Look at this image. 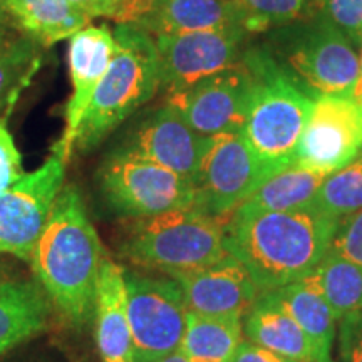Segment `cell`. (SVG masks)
<instances>
[{
    "instance_id": "52a82bcc",
    "label": "cell",
    "mask_w": 362,
    "mask_h": 362,
    "mask_svg": "<svg viewBox=\"0 0 362 362\" xmlns=\"http://www.w3.org/2000/svg\"><path fill=\"white\" fill-rule=\"evenodd\" d=\"M96 185L106 206L129 220L192 208L197 202L193 181L115 148L103 158Z\"/></svg>"
},
{
    "instance_id": "603a6c76",
    "label": "cell",
    "mask_w": 362,
    "mask_h": 362,
    "mask_svg": "<svg viewBox=\"0 0 362 362\" xmlns=\"http://www.w3.org/2000/svg\"><path fill=\"white\" fill-rule=\"evenodd\" d=\"M325 173L305 166L293 165L270 176L235 208L242 214H272V211H293L309 208L314 202ZM233 210V211H235Z\"/></svg>"
},
{
    "instance_id": "4dcf8cb0",
    "label": "cell",
    "mask_w": 362,
    "mask_h": 362,
    "mask_svg": "<svg viewBox=\"0 0 362 362\" xmlns=\"http://www.w3.org/2000/svg\"><path fill=\"white\" fill-rule=\"evenodd\" d=\"M330 248L362 269V210L339 223Z\"/></svg>"
},
{
    "instance_id": "5bb4252c",
    "label": "cell",
    "mask_w": 362,
    "mask_h": 362,
    "mask_svg": "<svg viewBox=\"0 0 362 362\" xmlns=\"http://www.w3.org/2000/svg\"><path fill=\"white\" fill-rule=\"evenodd\" d=\"M208 139L210 136L193 131L183 116L166 103L143 116L112 148L155 163L194 183Z\"/></svg>"
},
{
    "instance_id": "44dd1931",
    "label": "cell",
    "mask_w": 362,
    "mask_h": 362,
    "mask_svg": "<svg viewBox=\"0 0 362 362\" xmlns=\"http://www.w3.org/2000/svg\"><path fill=\"white\" fill-rule=\"evenodd\" d=\"M267 293L309 336L319 356V362L329 359L337 319L319 288L304 277Z\"/></svg>"
},
{
    "instance_id": "83f0119b",
    "label": "cell",
    "mask_w": 362,
    "mask_h": 362,
    "mask_svg": "<svg viewBox=\"0 0 362 362\" xmlns=\"http://www.w3.org/2000/svg\"><path fill=\"white\" fill-rule=\"evenodd\" d=\"M237 4L247 34L265 33L275 24H288L317 16L315 0H237Z\"/></svg>"
},
{
    "instance_id": "e0dca14e",
    "label": "cell",
    "mask_w": 362,
    "mask_h": 362,
    "mask_svg": "<svg viewBox=\"0 0 362 362\" xmlns=\"http://www.w3.org/2000/svg\"><path fill=\"white\" fill-rule=\"evenodd\" d=\"M96 342L103 362H136L128 320L124 270L103 257L96 287Z\"/></svg>"
},
{
    "instance_id": "30bf717a",
    "label": "cell",
    "mask_w": 362,
    "mask_h": 362,
    "mask_svg": "<svg viewBox=\"0 0 362 362\" xmlns=\"http://www.w3.org/2000/svg\"><path fill=\"white\" fill-rule=\"evenodd\" d=\"M64 163L51 155L40 168L0 192V255L30 260L54 202L64 187Z\"/></svg>"
},
{
    "instance_id": "d590c367",
    "label": "cell",
    "mask_w": 362,
    "mask_h": 362,
    "mask_svg": "<svg viewBox=\"0 0 362 362\" xmlns=\"http://www.w3.org/2000/svg\"><path fill=\"white\" fill-rule=\"evenodd\" d=\"M21 34L13 17L8 13L6 7H0V47H4L7 42H11L13 37Z\"/></svg>"
},
{
    "instance_id": "f546056e",
    "label": "cell",
    "mask_w": 362,
    "mask_h": 362,
    "mask_svg": "<svg viewBox=\"0 0 362 362\" xmlns=\"http://www.w3.org/2000/svg\"><path fill=\"white\" fill-rule=\"evenodd\" d=\"M17 98L19 94H16L7 103V110L0 117V192H6L25 175L22 168V155L17 148L16 139H13L12 131L8 128V116H11Z\"/></svg>"
},
{
    "instance_id": "8fae6325",
    "label": "cell",
    "mask_w": 362,
    "mask_h": 362,
    "mask_svg": "<svg viewBox=\"0 0 362 362\" xmlns=\"http://www.w3.org/2000/svg\"><path fill=\"white\" fill-rule=\"evenodd\" d=\"M245 34L242 29H228L153 37L160 89L170 96L238 64L240 44Z\"/></svg>"
},
{
    "instance_id": "8d00e7d4",
    "label": "cell",
    "mask_w": 362,
    "mask_h": 362,
    "mask_svg": "<svg viewBox=\"0 0 362 362\" xmlns=\"http://www.w3.org/2000/svg\"><path fill=\"white\" fill-rule=\"evenodd\" d=\"M153 362H189V361H188V357L183 354V351L178 349V351L171 352V354L161 357V359L153 361Z\"/></svg>"
},
{
    "instance_id": "d6a6232c",
    "label": "cell",
    "mask_w": 362,
    "mask_h": 362,
    "mask_svg": "<svg viewBox=\"0 0 362 362\" xmlns=\"http://www.w3.org/2000/svg\"><path fill=\"white\" fill-rule=\"evenodd\" d=\"M156 0H112L115 4V22L117 24H136L153 7Z\"/></svg>"
},
{
    "instance_id": "2e32d148",
    "label": "cell",
    "mask_w": 362,
    "mask_h": 362,
    "mask_svg": "<svg viewBox=\"0 0 362 362\" xmlns=\"http://www.w3.org/2000/svg\"><path fill=\"white\" fill-rule=\"evenodd\" d=\"M171 279L180 284L188 312L202 315L245 317L260 293L242 262L230 253L216 264Z\"/></svg>"
},
{
    "instance_id": "5b68a950",
    "label": "cell",
    "mask_w": 362,
    "mask_h": 362,
    "mask_svg": "<svg viewBox=\"0 0 362 362\" xmlns=\"http://www.w3.org/2000/svg\"><path fill=\"white\" fill-rule=\"evenodd\" d=\"M223 225L225 220L197 206L138 218L126 228L119 253L131 264L173 277L223 259L228 253Z\"/></svg>"
},
{
    "instance_id": "484cf974",
    "label": "cell",
    "mask_w": 362,
    "mask_h": 362,
    "mask_svg": "<svg viewBox=\"0 0 362 362\" xmlns=\"http://www.w3.org/2000/svg\"><path fill=\"white\" fill-rule=\"evenodd\" d=\"M310 208L337 221L362 210V151L349 165L325 176Z\"/></svg>"
},
{
    "instance_id": "cb8c5ba5",
    "label": "cell",
    "mask_w": 362,
    "mask_h": 362,
    "mask_svg": "<svg viewBox=\"0 0 362 362\" xmlns=\"http://www.w3.org/2000/svg\"><path fill=\"white\" fill-rule=\"evenodd\" d=\"M243 317L188 312L180 349L189 362H232L242 344Z\"/></svg>"
},
{
    "instance_id": "277c9868",
    "label": "cell",
    "mask_w": 362,
    "mask_h": 362,
    "mask_svg": "<svg viewBox=\"0 0 362 362\" xmlns=\"http://www.w3.org/2000/svg\"><path fill=\"white\" fill-rule=\"evenodd\" d=\"M116 51L79 126L74 153H89L160 89L155 39L133 24L112 30Z\"/></svg>"
},
{
    "instance_id": "f35d334b",
    "label": "cell",
    "mask_w": 362,
    "mask_h": 362,
    "mask_svg": "<svg viewBox=\"0 0 362 362\" xmlns=\"http://www.w3.org/2000/svg\"><path fill=\"white\" fill-rule=\"evenodd\" d=\"M11 279V270H8V267L4 264V262H0V285L8 282Z\"/></svg>"
},
{
    "instance_id": "7c38bea8",
    "label": "cell",
    "mask_w": 362,
    "mask_h": 362,
    "mask_svg": "<svg viewBox=\"0 0 362 362\" xmlns=\"http://www.w3.org/2000/svg\"><path fill=\"white\" fill-rule=\"evenodd\" d=\"M362 151V104L352 96L314 99L298 144L297 165L325 175L344 168Z\"/></svg>"
},
{
    "instance_id": "b9f144b4",
    "label": "cell",
    "mask_w": 362,
    "mask_h": 362,
    "mask_svg": "<svg viewBox=\"0 0 362 362\" xmlns=\"http://www.w3.org/2000/svg\"><path fill=\"white\" fill-rule=\"evenodd\" d=\"M359 103H361V104H362V99H361V101H359Z\"/></svg>"
},
{
    "instance_id": "3957f363",
    "label": "cell",
    "mask_w": 362,
    "mask_h": 362,
    "mask_svg": "<svg viewBox=\"0 0 362 362\" xmlns=\"http://www.w3.org/2000/svg\"><path fill=\"white\" fill-rule=\"evenodd\" d=\"M242 64L252 78L242 133L270 178L297 165L314 98L282 69L269 49H250L243 54Z\"/></svg>"
},
{
    "instance_id": "4fadbf2b",
    "label": "cell",
    "mask_w": 362,
    "mask_h": 362,
    "mask_svg": "<svg viewBox=\"0 0 362 362\" xmlns=\"http://www.w3.org/2000/svg\"><path fill=\"white\" fill-rule=\"evenodd\" d=\"M250 96V74L243 64H235L180 93L170 94L166 103L198 134L216 136L243 129Z\"/></svg>"
},
{
    "instance_id": "ffe728a7",
    "label": "cell",
    "mask_w": 362,
    "mask_h": 362,
    "mask_svg": "<svg viewBox=\"0 0 362 362\" xmlns=\"http://www.w3.org/2000/svg\"><path fill=\"white\" fill-rule=\"evenodd\" d=\"M51 300L39 282L0 285V356L47 327Z\"/></svg>"
},
{
    "instance_id": "60d3db41",
    "label": "cell",
    "mask_w": 362,
    "mask_h": 362,
    "mask_svg": "<svg viewBox=\"0 0 362 362\" xmlns=\"http://www.w3.org/2000/svg\"><path fill=\"white\" fill-rule=\"evenodd\" d=\"M322 362H330V359H325V361H322Z\"/></svg>"
},
{
    "instance_id": "9a60e30c",
    "label": "cell",
    "mask_w": 362,
    "mask_h": 362,
    "mask_svg": "<svg viewBox=\"0 0 362 362\" xmlns=\"http://www.w3.org/2000/svg\"><path fill=\"white\" fill-rule=\"evenodd\" d=\"M115 51V34L107 25H88L69 39L67 62L72 93L66 103V128L52 146V155H56L64 165L74 155L79 126L99 83L111 64Z\"/></svg>"
},
{
    "instance_id": "7402d4cb",
    "label": "cell",
    "mask_w": 362,
    "mask_h": 362,
    "mask_svg": "<svg viewBox=\"0 0 362 362\" xmlns=\"http://www.w3.org/2000/svg\"><path fill=\"white\" fill-rule=\"evenodd\" d=\"M6 8L21 33L42 47L71 39L90 24L89 17L69 0H7Z\"/></svg>"
},
{
    "instance_id": "ba28073f",
    "label": "cell",
    "mask_w": 362,
    "mask_h": 362,
    "mask_svg": "<svg viewBox=\"0 0 362 362\" xmlns=\"http://www.w3.org/2000/svg\"><path fill=\"white\" fill-rule=\"evenodd\" d=\"M124 285L136 362H153L178 351L188 314L180 284L124 270Z\"/></svg>"
},
{
    "instance_id": "9c48e42d",
    "label": "cell",
    "mask_w": 362,
    "mask_h": 362,
    "mask_svg": "<svg viewBox=\"0 0 362 362\" xmlns=\"http://www.w3.org/2000/svg\"><path fill=\"white\" fill-rule=\"evenodd\" d=\"M265 180L269 175L242 131L210 136L194 178V206L226 220Z\"/></svg>"
},
{
    "instance_id": "ab89813d",
    "label": "cell",
    "mask_w": 362,
    "mask_h": 362,
    "mask_svg": "<svg viewBox=\"0 0 362 362\" xmlns=\"http://www.w3.org/2000/svg\"><path fill=\"white\" fill-rule=\"evenodd\" d=\"M6 4H7V0H0V7H6Z\"/></svg>"
},
{
    "instance_id": "4316f807",
    "label": "cell",
    "mask_w": 362,
    "mask_h": 362,
    "mask_svg": "<svg viewBox=\"0 0 362 362\" xmlns=\"http://www.w3.org/2000/svg\"><path fill=\"white\" fill-rule=\"evenodd\" d=\"M40 45L29 35L19 34L0 47V107L21 94L40 67Z\"/></svg>"
},
{
    "instance_id": "8992f818",
    "label": "cell",
    "mask_w": 362,
    "mask_h": 362,
    "mask_svg": "<svg viewBox=\"0 0 362 362\" xmlns=\"http://www.w3.org/2000/svg\"><path fill=\"white\" fill-rule=\"evenodd\" d=\"M279 40L270 52L296 83L312 98L352 96L359 78V57L349 37L324 17L305 19Z\"/></svg>"
},
{
    "instance_id": "6da1fadb",
    "label": "cell",
    "mask_w": 362,
    "mask_h": 362,
    "mask_svg": "<svg viewBox=\"0 0 362 362\" xmlns=\"http://www.w3.org/2000/svg\"><path fill=\"white\" fill-rule=\"evenodd\" d=\"M339 223L310 206L272 214L235 210L223 225L225 248L259 292H270L310 274L329 253Z\"/></svg>"
},
{
    "instance_id": "7a4b0ae2",
    "label": "cell",
    "mask_w": 362,
    "mask_h": 362,
    "mask_svg": "<svg viewBox=\"0 0 362 362\" xmlns=\"http://www.w3.org/2000/svg\"><path fill=\"white\" fill-rule=\"evenodd\" d=\"M103 245L74 185L54 202L29 264L51 304L67 322L84 327L96 310Z\"/></svg>"
},
{
    "instance_id": "ac0fdd59",
    "label": "cell",
    "mask_w": 362,
    "mask_h": 362,
    "mask_svg": "<svg viewBox=\"0 0 362 362\" xmlns=\"http://www.w3.org/2000/svg\"><path fill=\"white\" fill-rule=\"evenodd\" d=\"M133 25L151 37L203 30H243L237 0H156Z\"/></svg>"
},
{
    "instance_id": "e575fe53",
    "label": "cell",
    "mask_w": 362,
    "mask_h": 362,
    "mask_svg": "<svg viewBox=\"0 0 362 362\" xmlns=\"http://www.w3.org/2000/svg\"><path fill=\"white\" fill-rule=\"evenodd\" d=\"M78 11H81L89 17L90 21L98 17H106V19H115V4L112 0H69Z\"/></svg>"
},
{
    "instance_id": "74e56055",
    "label": "cell",
    "mask_w": 362,
    "mask_h": 362,
    "mask_svg": "<svg viewBox=\"0 0 362 362\" xmlns=\"http://www.w3.org/2000/svg\"><path fill=\"white\" fill-rule=\"evenodd\" d=\"M352 98L357 99V101H361V99H362V52H361V57H359V78H357L354 90H352Z\"/></svg>"
},
{
    "instance_id": "d4e9b609",
    "label": "cell",
    "mask_w": 362,
    "mask_h": 362,
    "mask_svg": "<svg viewBox=\"0 0 362 362\" xmlns=\"http://www.w3.org/2000/svg\"><path fill=\"white\" fill-rule=\"evenodd\" d=\"M305 277L319 288L337 320L362 312V269L341 253L330 248Z\"/></svg>"
},
{
    "instance_id": "836d02e7",
    "label": "cell",
    "mask_w": 362,
    "mask_h": 362,
    "mask_svg": "<svg viewBox=\"0 0 362 362\" xmlns=\"http://www.w3.org/2000/svg\"><path fill=\"white\" fill-rule=\"evenodd\" d=\"M232 362H300V361L291 359V357L280 356L277 352L264 349V347L257 346V344H253L250 341H242Z\"/></svg>"
},
{
    "instance_id": "f1b7e54d",
    "label": "cell",
    "mask_w": 362,
    "mask_h": 362,
    "mask_svg": "<svg viewBox=\"0 0 362 362\" xmlns=\"http://www.w3.org/2000/svg\"><path fill=\"white\" fill-rule=\"evenodd\" d=\"M315 13L362 45V0H315Z\"/></svg>"
},
{
    "instance_id": "1f68e13d",
    "label": "cell",
    "mask_w": 362,
    "mask_h": 362,
    "mask_svg": "<svg viewBox=\"0 0 362 362\" xmlns=\"http://www.w3.org/2000/svg\"><path fill=\"white\" fill-rule=\"evenodd\" d=\"M339 354L342 362H362V312L339 320Z\"/></svg>"
},
{
    "instance_id": "d6986e66",
    "label": "cell",
    "mask_w": 362,
    "mask_h": 362,
    "mask_svg": "<svg viewBox=\"0 0 362 362\" xmlns=\"http://www.w3.org/2000/svg\"><path fill=\"white\" fill-rule=\"evenodd\" d=\"M247 341L300 362H319L309 336L267 292H260L255 304L243 317Z\"/></svg>"
}]
</instances>
